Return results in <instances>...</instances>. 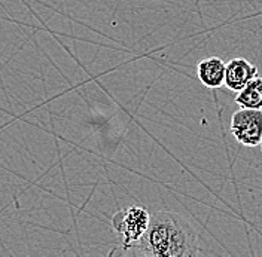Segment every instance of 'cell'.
<instances>
[{"label": "cell", "mask_w": 262, "mask_h": 257, "mask_svg": "<svg viewBox=\"0 0 262 257\" xmlns=\"http://www.w3.org/2000/svg\"><path fill=\"white\" fill-rule=\"evenodd\" d=\"M133 254L146 257H194L201 254L198 233L185 217L173 211L150 216L143 237L133 244Z\"/></svg>", "instance_id": "cell-1"}, {"label": "cell", "mask_w": 262, "mask_h": 257, "mask_svg": "<svg viewBox=\"0 0 262 257\" xmlns=\"http://www.w3.org/2000/svg\"><path fill=\"white\" fill-rule=\"evenodd\" d=\"M150 220V214L142 205H130L116 211L112 217V227L118 233L119 242L115 253H127L133 244L139 241L146 232Z\"/></svg>", "instance_id": "cell-2"}, {"label": "cell", "mask_w": 262, "mask_h": 257, "mask_svg": "<svg viewBox=\"0 0 262 257\" xmlns=\"http://www.w3.org/2000/svg\"><path fill=\"white\" fill-rule=\"evenodd\" d=\"M231 132L234 138L246 147H256L262 143V110L245 109L232 113Z\"/></svg>", "instance_id": "cell-3"}, {"label": "cell", "mask_w": 262, "mask_h": 257, "mask_svg": "<svg viewBox=\"0 0 262 257\" xmlns=\"http://www.w3.org/2000/svg\"><path fill=\"white\" fill-rule=\"evenodd\" d=\"M258 76V67L246 58H232L225 63V78L224 85L229 91L238 92L245 88L253 78Z\"/></svg>", "instance_id": "cell-4"}, {"label": "cell", "mask_w": 262, "mask_h": 257, "mask_svg": "<svg viewBox=\"0 0 262 257\" xmlns=\"http://www.w3.org/2000/svg\"><path fill=\"white\" fill-rule=\"evenodd\" d=\"M198 81L210 89H217L224 85L225 63L219 57H207L196 64Z\"/></svg>", "instance_id": "cell-5"}, {"label": "cell", "mask_w": 262, "mask_h": 257, "mask_svg": "<svg viewBox=\"0 0 262 257\" xmlns=\"http://www.w3.org/2000/svg\"><path fill=\"white\" fill-rule=\"evenodd\" d=\"M235 103L245 109H261L262 110V78L256 76L237 92Z\"/></svg>", "instance_id": "cell-6"}, {"label": "cell", "mask_w": 262, "mask_h": 257, "mask_svg": "<svg viewBox=\"0 0 262 257\" xmlns=\"http://www.w3.org/2000/svg\"><path fill=\"white\" fill-rule=\"evenodd\" d=\"M259 146H261V149H262V143H261V145H259Z\"/></svg>", "instance_id": "cell-7"}]
</instances>
